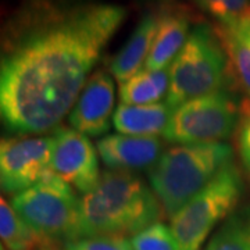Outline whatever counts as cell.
I'll use <instances>...</instances> for the list:
<instances>
[{
	"mask_svg": "<svg viewBox=\"0 0 250 250\" xmlns=\"http://www.w3.org/2000/svg\"><path fill=\"white\" fill-rule=\"evenodd\" d=\"M170 89V67L163 70L143 68L120 85V99L124 104H154Z\"/></svg>",
	"mask_w": 250,
	"mask_h": 250,
	"instance_id": "16",
	"label": "cell"
},
{
	"mask_svg": "<svg viewBox=\"0 0 250 250\" xmlns=\"http://www.w3.org/2000/svg\"><path fill=\"white\" fill-rule=\"evenodd\" d=\"M224 142L177 145L161 154L149 174L153 192L171 218L232 164Z\"/></svg>",
	"mask_w": 250,
	"mask_h": 250,
	"instance_id": "3",
	"label": "cell"
},
{
	"mask_svg": "<svg viewBox=\"0 0 250 250\" xmlns=\"http://www.w3.org/2000/svg\"><path fill=\"white\" fill-rule=\"evenodd\" d=\"M157 29L159 20L154 14H146L141 20L128 42L111 60L110 71L117 81L123 83L143 70Z\"/></svg>",
	"mask_w": 250,
	"mask_h": 250,
	"instance_id": "12",
	"label": "cell"
},
{
	"mask_svg": "<svg viewBox=\"0 0 250 250\" xmlns=\"http://www.w3.org/2000/svg\"><path fill=\"white\" fill-rule=\"evenodd\" d=\"M53 136H11L0 143V184L3 192L18 193L52 172Z\"/></svg>",
	"mask_w": 250,
	"mask_h": 250,
	"instance_id": "8",
	"label": "cell"
},
{
	"mask_svg": "<svg viewBox=\"0 0 250 250\" xmlns=\"http://www.w3.org/2000/svg\"><path fill=\"white\" fill-rule=\"evenodd\" d=\"M129 242L134 250H179L171 228L161 223L145 228L134 235Z\"/></svg>",
	"mask_w": 250,
	"mask_h": 250,
	"instance_id": "20",
	"label": "cell"
},
{
	"mask_svg": "<svg viewBox=\"0 0 250 250\" xmlns=\"http://www.w3.org/2000/svg\"><path fill=\"white\" fill-rule=\"evenodd\" d=\"M53 138L52 171L77 190L89 192L100 179L98 154L89 138L65 126L57 128Z\"/></svg>",
	"mask_w": 250,
	"mask_h": 250,
	"instance_id": "9",
	"label": "cell"
},
{
	"mask_svg": "<svg viewBox=\"0 0 250 250\" xmlns=\"http://www.w3.org/2000/svg\"><path fill=\"white\" fill-rule=\"evenodd\" d=\"M238 149L242 163L250 171V99L245 100L239 108L238 123Z\"/></svg>",
	"mask_w": 250,
	"mask_h": 250,
	"instance_id": "22",
	"label": "cell"
},
{
	"mask_svg": "<svg viewBox=\"0 0 250 250\" xmlns=\"http://www.w3.org/2000/svg\"><path fill=\"white\" fill-rule=\"evenodd\" d=\"M11 207L45 238L65 243L81 239L80 199L53 171L39 184L16 193Z\"/></svg>",
	"mask_w": 250,
	"mask_h": 250,
	"instance_id": "5",
	"label": "cell"
},
{
	"mask_svg": "<svg viewBox=\"0 0 250 250\" xmlns=\"http://www.w3.org/2000/svg\"><path fill=\"white\" fill-rule=\"evenodd\" d=\"M223 27L238 29L250 18V0H192Z\"/></svg>",
	"mask_w": 250,
	"mask_h": 250,
	"instance_id": "19",
	"label": "cell"
},
{
	"mask_svg": "<svg viewBox=\"0 0 250 250\" xmlns=\"http://www.w3.org/2000/svg\"><path fill=\"white\" fill-rule=\"evenodd\" d=\"M242 179L231 164L171 218V231L179 250H199L211 229L236 207Z\"/></svg>",
	"mask_w": 250,
	"mask_h": 250,
	"instance_id": "6",
	"label": "cell"
},
{
	"mask_svg": "<svg viewBox=\"0 0 250 250\" xmlns=\"http://www.w3.org/2000/svg\"><path fill=\"white\" fill-rule=\"evenodd\" d=\"M126 9L85 0H29L1 35L0 110L21 134L56 128L70 113Z\"/></svg>",
	"mask_w": 250,
	"mask_h": 250,
	"instance_id": "1",
	"label": "cell"
},
{
	"mask_svg": "<svg viewBox=\"0 0 250 250\" xmlns=\"http://www.w3.org/2000/svg\"><path fill=\"white\" fill-rule=\"evenodd\" d=\"M114 81L107 72H93L70 113L72 128L86 136L106 134L114 116Z\"/></svg>",
	"mask_w": 250,
	"mask_h": 250,
	"instance_id": "10",
	"label": "cell"
},
{
	"mask_svg": "<svg viewBox=\"0 0 250 250\" xmlns=\"http://www.w3.org/2000/svg\"><path fill=\"white\" fill-rule=\"evenodd\" d=\"M0 235L7 250H47L59 248V242L32 229L4 197L0 200Z\"/></svg>",
	"mask_w": 250,
	"mask_h": 250,
	"instance_id": "15",
	"label": "cell"
},
{
	"mask_svg": "<svg viewBox=\"0 0 250 250\" xmlns=\"http://www.w3.org/2000/svg\"><path fill=\"white\" fill-rule=\"evenodd\" d=\"M174 108L167 102L154 104H124L121 103L113 116V125L120 134L136 136H156L164 134Z\"/></svg>",
	"mask_w": 250,
	"mask_h": 250,
	"instance_id": "13",
	"label": "cell"
},
{
	"mask_svg": "<svg viewBox=\"0 0 250 250\" xmlns=\"http://www.w3.org/2000/svg\"><path fill=\"white\" fill-rule=\"evenodd\" d=\"M228 85V57L220 36L206 24L196 25L170 65L166 102L175 110L189 100L227 89Z\"/></svg>",
	"mask_w": 250,
	"mask_h": 250,
	"instance_id": "4",
	"label": "cell"
},
{
	"mask_svg": "<svg viewBox=\"0 0 250 250\" xmlns=\"http://www.w3.org/2000/svg\"><path fill=\"white\" fill-rule=\"evenodd\" d=\"M228 57L229 85L250 99V42L231 28H215Z\"/></svg>",
	"mask_w": 250,
	"mask_h": 250,
	"instance_id": "17",
	"label": "cell"
},
{
	"mask_svg": "<svg viewBox=\"0 0 250 250\" xmlns=\"http://www.w3.org/2000/svg\"><path fill=\"white\" fill-rule=\"evenodd\" d=\"M47 250H60L59 248H53V249H47Z\"/></svg>",
	"mask_w": 250,
	"mask_h": 250,
	"instance_id": "24",
	"label": "cell"
},
{
	"mask_svg": "<svg viewBox=\"0 0 250 250\" xmlns=\"http://www.w3.org/2000/svg\"><path fill=\"white\" fill-rule=\"evenodd\" d=\"M156 193L129 171L103 172L96 187L80 199L81 238L136 235L159 223Z\"/></svg>",
	"mask_w": 250,
	"mask_h": 250,
	"instance_id": "2",
	"label": "cell"
},
{
	"mask_svg": "<svg viewBox=\"0 0 250 250\" xmlns=\"http://www.w3.org/2000/svg\"><path fill=\"white\" fill-rule=\"evenodd\" d=\"M239 108L227 89L189 100L174 110L164 138L178 145L223 142L238 126Z\"/></svg>",
	"mask_w": 250,
	"mask_h": 250,
	"instance_id": "7",
	"label": "cell"
},
{
	"mask_svg": "<svg viewBox=\"0 0 250 250\" xmlns=\"http://www.w3.org/2000/svg\"><path fill=\"white\" fill-rule=\"evenodd\" d=\"M189 20L179 13H167L159 20V29L150 53L145 62L146 70L168 68L189 36Z\"/></svg>",
	"mask_w": 250,
	"mask_h": 250,
	"instance_id": "14",
	"label": "cell"
},
{
	"mask_svg": "<svg viewBox=\"0 0 250 250\" xmlns=\"http://www.w3.org/2000/svg\"><path fill=\"white\" fill-rule=\"evenodd\" d=\"M65 250H134L124 236H88L65 243Z\"/></svg>",
	"mask_w": 250,
	"mask_h": 250,
	"instance_id": "21",
	"label": "cell"
},
{
	"mask_svg": "<svg viewBox=\"0 0 250 250\" xmlns=\"http://www.w3.org/2000/svg\"><path fill=\"white\" fill-rule=\"evenodd\" d=\"M233 31H236L239 35L243 36L246 41H249L250 42V18L246 21V22H243L238 29H233Z\"/></svg>",
	"mask_w": 250,
	"mask_h": 250,
	"instance_id": "23",
	"label": "cell"
},
{
	"mask_svg": "<svg viewBox=\"0 0 250 250\" xmlns=\"http://www.w3.org/2000/svg\"><path fill=\"white\" fill-rule=\"evenodd\" d=\"M205 250H250V205L229 215Z\"/></svg>",
	"mask_w": 250,
	"mask_h": 250,
	"instance_id": "18",
	"label": "cell"
},
{
	"mask_svg": "<svg viewBox=\"0 0 250 250\" xmlns=\"http://www.w3.org/2000/svg\"><path fill=\"white\" fill-rule=\"evenodd\" d=\"M98 152L111 170L131 172L153 168L160 160L163 142L157 136L107 135L98 142Z\"/></svg>",
	"mask_w": 250,
	"mask_h": 250,
	"instance_id": "11",
	"label": "cell"
}]
</instances>
